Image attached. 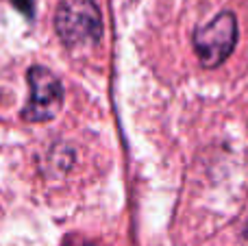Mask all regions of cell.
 I'll return each instance as SVG.
<instances>
[{
	"mask_svg": "<svg viewBox=\"0 0 248 246\" xmlns=\"http://www.w3.org/2000/svg\"><path fill=\"white\" fill-rule=\"evenodd\" d=\"M55 29L68 46L96 44L103 37V15L94 0H63L55 13Z\"/></svg>",
	"mask_w": 248,
	"mask_h": 246,
	"instance_id": "obj_1",
	"label": "cell"
},
{
	"mask_svg": "<svg viewBox=\"0 0 248 246\" xmlns=\"http://www.w3.org/2000/svg\"><path fill=\"white\" fill-rule=\"evenodd\" d=\"M13 4H16L17 9H20L22 13H24L26 17H33V13H35V9H33V0H11Z\"/></svg>",
	"mask_w": 248,
	"mask_h": 246,
	"instance_id": "obj_4",
	"label": "cell"
},
{
	"mask_svg": "<svg viewBox=\"0 0 248 246\" xmlns=\"http://www.w3.org/2000/svg\"><path fill=\"white\" fill-rule=\"evenodd\" d=\"M29 78V103H26L22 118L29 122H44L55 118L63 103V87L61 81L44 65H33L26 74Z\"/></svg>",
	"mask_w": 248,
	"mask_h": 246,
	"instance_id": "obj_3",
	"label": "cell"
},
{
	"mask_svg": "<svg viewBox=\"0 0 248 246\" xmlns=\"http://www.w3.org/2000/svg\"><path fill=\"white\" fill-rule=\"evenodd\" d=\"M237 37V22L235 15L229 11L216 15L209 24L198 26L194 33V48H196L201 63L205 68L220 65L235 46Z\"/></svg>",
	"mask_w": 248,
	"mask_h": 246,
	"instance_id": "obj_2",
	"label": "cell"
}]
</instances>
